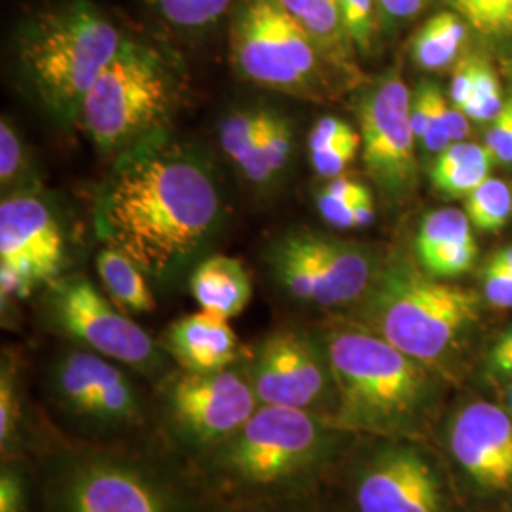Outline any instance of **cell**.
I'll return each mask as SVG.
<instances>
[{"mask_svg": "<svg viewBox=\"0 0 512 512\" xmlns=\"http://www.w3.org/2000/svg\"><path fill=\"white\" fill-rule=\"evenodd\" d=\"M222 194L188 148L162 139L120 158L95 211L105 247L162 277L196 255L219 226Z\"/></svg>", "mask_w": 512, "mask_h": 512, "instance_id": "6da1fadb", "label": "cell"}, {"mask_svg": "<svg viewBox=\"0 0 512 512\" xmlns=\"http://www.w3.org/2000/svg\"><path fill=\"white\" fill-rule=\"evenodd\" d=\"M336 408L330 421L351 433L412 435L427 418L435 385L429 366L365 327H340L327 342Z\"/></svg>", "mask_w": 512, "mask_h": 512, "instance_id": "7a4b0ae2", "label": "cell"}, {"mask_svg": "<svg viewBox=\"0 0 512 512\" xmlns=\"http://www.w3.org/2000/svg\"><path fill=\"white\" fill-rule=\"evenodd\" d=\"M126 37L92 0H59L27 19L16 38L19 71L40 105L71 126Z\"/></svg>", "mask_w": 512, "mask_h": 512, "instance_id": "3957f363", "label": "cell"}, {"mask_svg": "<svg viewBox=\"0 0 512 512\" xmlns=\"http://www.w3.org/2000/svg\"><path fill=\"white\" fill-rule=\"evenodd\" d=\"M342 433L313 412L260 406L234 437L207 452V475L230 497L296 492L329 463Z\"/></svg>", "mask_w": 512, "mask_h": 512, "instance_id": "277c9868", "label": "cell"}, {"mask_svg": "<svg viewBox=\"0 0 512 512\" xmlns=\"http://www.w3.org/2000/svg\"><path fill=\"white\" fill-rule=\"evenodd\" d=\"M183 78L160 48L126 37L82 101L78 124L118 158L162 139L181 101Z\"/></svg>", "mask_w": 512, "mask_h": 512, "instance_id": "5b68a950", "label": "cell"}, {"mask_svg": "<svg viewBox=\"0 0 512 512\" xmlns=\"http://www.w3.org/2000/svg\"><path fill=\"white\" fill-rule=\"evenodd\" d=\"M363 327L431 370L478 321V296L408 262L380 270L365 296Z\"/></svg>", "mask_w": 512, "mask_h": 512, "instance_id": "8992f818", "label": "cell"}, {"mask_svg": "<svg viewBox=\"0 0 512 512\" xmlns=\"http://www.w3.org/2000/svg\"><path fill=\"white\" fill-rule=\"evenodd\" d=\"M230 59L241 78L264 90L306 101L329 97V61L277 0L236 2Z\"/></svg>", "mask_w": 512, "mask_h": 512, "instance_id": "52a82bcc", "label": "cell"}, {"mask_svg": "<svg viewBox=\"0 0 512 512\" xmlns=\"http://www.w3.org/2000/svg\"><path fill=\"white\" fill-rule=\"evenodd\" d=\"M44 512H188V503L177 484L150 463L84 452L55 467Z\"/></svg>", "mask_w": 512, "mask_h": 512, "instance_id": "ba28073f", "label": "cell"}, {"mask_svg": "<svg viewBox=\"0 0 512 512\" xmlns=\"http://www.w3.org/2000/svg\"><path fill=\"white\" fill-rule=\"evenodd\" d=\"M268 264L285 293L317 308L359 302L380 274L363 247L317 232L281 236L268 251Z\"/></svg>", "mask_w": 512, "mask_h": 512, "instance_id": "9c48e42d", "label": "cell"}, {"mask_svg": "<svg viewBox=\"0 0 512 512\" xmlns=\"http://www.w3.org/2000/svg\"><path fill=\"white\" fill-rule=\"evenodd\" d=\"M48 308L57 329L110 361L139 372H154L162 365V355L147 330L99 293L90 279L54 281Z\"/></svg>", "mask_w": 512, "mask_h": 512, "instance_id": "30bf717a", "label": "cell"}, {"mask_svg": "<svg viewBox=\"0 0 512 512\" xmlns=\"http://www.w3.org/2000/svg\"><path fill=\"white\" fill-rule=\"evenodd\" d=\"M247 376L260 406H283L323 416L336 408L327 346L298 329H279L256 348Z\"/></svg>", "mask_w": 512, "mask_h": 512, "instance_id": "8fae6325", "label": "cell"}, {"mask_svg": "<svg viewBox=\"0 0 512 512\" xmlns=\"http://www.w3.org/2000/svg\"><path fill=\"white\" fill-rule=\"evenodd\" d=\"M55 404L90 431L118 433L145 423V403L122 366L95 351H71L52 372Z\"/></svg>", "mask_w": 512, "mask_h": 512, "instance_id": "7c38bea8", "label": "cell"}, {"mask_svg": "<svg viewBox=\"0 0 512 512\" xmlns=\"http://www.w3.org/2000/svg\"><path fill=\"white\" fill-rule=\"evenodd\" d=\"M165 406L177 435L211 452L234 437L260 403L247 372L232 366L207 374L184 372L167 387Z\"/></svg>", "mask_w": 512, "mask_h": 512, "instance_id": "4fadbf2b", "label": "cell"}, {"mask_svg": "<svg viewBox=\"0 0 512 512\" xmlns=\"http://www.w3.org/2000/svg\"><path fill=\"white\" fill-rule=\"evenodd\" d=\"M403 78L387 74L363 95L359 105L361 150L366 171L385 194L404 200L416 184V135Z\"/></svg>", "mask_w": 512, "mask_h": 512, "instance_id": "5bb4252c", "label": "cell"}, {"mask_svg": "<svg viewBox=\"0 0 512 512\" xmlns=\"http://www.w3.org/2000/svg\"><path fill=\"white\" fill-rule=\"evenodd\" d=\"M65 262V239L52 209L29 194L0 203V293L25 298L54 283Z\"/></svg>", "mask_w": 512, "mask_h": 512, "instance_id": "9a60e30c", "label": "cell"}, {"mask_svg": "<svg viewBox=\"0 0 512 512\" xmlns=\"http://www.w3.org/2000/svg\"><path fill=\"white\" fill-rule=\"evenodd\" d=\"M357 512H446V494L431 459L412 444H387L355 476Z\"/></svg>", "mask_w": 512, "mask_h": 512, "instance_id": "2e32d148", "label": "cell"}, {"mask_svg": "<svg viewBox=\"0 0 512 512\" xmlns=\"http://www.w3.org/2000/svg\"><path fill=\"white\" fill-rule=\"evenodd\" d=\"M454 461L478 490L512 492V414L488 401L461 406L448 425Z\"/></svg>", "mask_w": 512, "mask_h": 512, "instance_id": "e0dca14e", "label": "cell"}, {"mask_svg": "<svg viewBox=\"0 0 512 512\" xmlns=\"http://www.w3.org/2000/svg\"><path fill=\"white\" fill-rule=\"evenodd\" d=\"M162 346L181 365L184 372H219L239 363L243 346L230 321L198 311L171 323L165 330Z\"/></svg>", "mask_w": 512, "mask_h": 512, "instance_id": "ac0fdd59", "label": "cell"}, {"mask_svg": "<svg viewBox=\"0 0 512 512\" xmlns=\"http://www.w3.org/2000/svg\"><path fill=\"white\" fill-rule=\"evenodd\" d=\"M190 293L203 311L230 321L251 304L253 279L236 256L213 255L194 268Z\"/></svg>", "mask_w": 512, "mask_h": 512, "instance_id": "d6986e66", "label": "cell"}, {"mask_svg": "<svg viewBox=\"0 0 512 512\" xmlns=\"http://www.w3.org/2000/svg\"><path fill=\"white\" fill-rule=\"evenodd\" d=\"M283 10L310 35L330 67L355 74L353 44L348 37L340 0H277Z\"/></svg>", "mask_w": 512, "mask_h": 512, "instance_id": "ffe728a7", "label": "cell"}, {"mask_svg": "<svg viewBox=\"0 0 512 512\" xmlns=\"http://www.w3.org/2000/svg\"><path fill=\"white\" fill-rule=\"evenodd\" d=\"M97 274L110 300L124 313H150L156 298L147 281V272L118 249L105 247L97 255Z\"/></svg>", "mask_w": 512, "mask_h": 512, "instance_id": "44dd1931", "label": "cell"}, {"mask_svg": "<svg viewBox=\"0 0 512 512\" xmlns=\"http://www.w3.org/2000/svg\"><path fill=\"white\" fill-rule=\"evenodd\" d=\"M293 150L294 129L291 120L285 114L272 109L258 139L251 165L243 175L245 181L255 186L275 183L291 164Z\"/></svg>", "mask_w": 512, "mask_h": 512, "instance_id": "7402d4cb", "label": "cell"}, {"mask_svg": "<svg viewBox=\"0 0 512 512\" xmlns=\"http://www.w3.org/2000/svg\"><path fill=\"white\" fill-rule=\"evenodd\" d=\"M467 29L454 12H440L427 19L412 40V59L425 71H442L454 63Z\"/></svg>", "mask_w": 512, "mask_h": 512, "instance_id": "603a6c76", "label": "cell"}, {"mask_svg": "<svg viewBox=\"0 0 512 512\" xmlns=\"http://www.w3.org/2000/svg\"><path fill=\"white\" fill-rule=\"evenodd\" d=\"M272 109L243 107L232 110L219 126V143L224 156L234 164L241 175L247 173L262 129Z\"/></svg>", "mask_w": 512, "mask_h": 512, "instance_id": "cb8c5ba5", "label": "cell"}, {"mask_svg": "<svg viewBox=\"0 0 512 512\" xmlns=\"http://www.w3.org/2000/svg\"><path fill=\"white\" fill-rule=\"evenodd\" d=\"M465 213L478 230H501L512 213L511 186L499 179H488L467 196Z\"/></svg>", "mask_w": 512, "mask_h": 512, "instance_id": "d4e9b609", "label": "cell"}, {"mask_svg": "<svg viewBox=\"0 0 512 512\" xmlns=\"http://www.w3.org/2000/svg\"><path fill=\"white\" fill-rule=\"evenodd\" d=\"M238 0H150L162 18L186 31H198L215 25L234 10Z\"/></svg>", "mask_w": 512, "mask_h": 512, "instance_id": "484cf974", "label": "cell"}, {"mask_svg": "<svg viewBox=\"0 0 512 512\" xmlns=\"http://www.w3.org/2000/svg\"><path fill=\"white\" fill-rule=\"evenodd\" d=\"M471 220L459 209H440L429 213L421 222L420 232L414 241L418 262L433 255L444 245L471 236Z\"/></svg>", "mask_w": 512, "mask_h": 512, "instance_id": "4316f807", "label": "cell"}, {"mask_svg": "<svg viewBox=\"0 0 512 512\" xmlns=\"http://www.w3.org/2000/svg\"><path fill=\"white\" fill-rule=\"evenodd\" d=\"M452 4L478 35L512 37V0H452Z\"/></svg>", "mask_w": 512, "mask_h": 512, "instance_id": "83f0119b", "label": "cell"}, {"mask_svg": "<svg viewBox=\"0 0 512 512\" xmlns=\"http://www.w3.org/2000/svg\"><path fill=\"white\" fill-rule=\"evenodd\" d=\"M361 145H363L361 131H357V129L349 131L342 137L325 141V143L308 145L311 167L321 179L330 181V179L342 177V173L357 158Z\"/></svg>", "mask_w": 512, "mask_h": 512, "instance_id": "f1b7e54d", "label": "cell"}, {"mask_svg": "<svg viewBox=\"0 0 512 512\" xmlns=\"http://www.w3.org/2000/svg\"><path fill=\"white\" fill-rule=\"evenodd\" d=\"M23 403L19 395L18 374L12 361H2L0 372V448L10 454L21 437Z\"/></svg>", "mask_w": 512, "mask_h": 512, "instance_id": "f546056e", "label": "cell"}, {"mask_svg": "<svg viewBox=\"0 0 512 512\" xmlns=\"http://www.w3.org/2000/svg\"><path fill=\"white\" fill-rule=\"evenodd\" d=\"M503 107L505 103L492 67L476 59L475 88L461 110L476 122H494Z\"/></svg>", "mask_w": 512, "mask_h": 512, "instance_id": "4dcf8cb0", "label": "cell"}, {"mask_svg": "<svg viewBox=\"0 0 512 512\" xmlns=\"http://www.w3.org/2000/svg\"><path fill=\"white\" fill-rule=\"evenodd\" d=\"M317 209L323 220L338 230L365 228L374 222L376 209L372 196L361 200H336L325 194H317Z\"/></svg>", "mask_w": 512, "mask_h": 512, "instance_id": "1f68e13d", "label": "cell"}, {"mask_svg": "<svg viewBox=\"0 0 512 512\" xmlns=\"http://www.w3.org/2000/svg\"><path fill=\"white\" fill-rule=\"evenodd\" d=\"M340 8L353 48L366 54L374 38V0H340Z\"/></svg>", "mask_w": 512, "mask_h": 512, "instance_id": "d6a6232c", "label": "cell"}, {"mask_svg": "<svg viewBox=\"0 0 512 512\" xmlns=\"http://www.w3.org/2000/svg\"><path fill=\"white\" fill-rule=\"evenodd\" d=\"M25 169V148L16 128L4 116L0 122V181L2 188L16 183Z\"/></svg>", "mask_w": 512, "mask_h": 512, "instance_id": "836d02e7", "label": "cell"}, {"mask_svg": "<svg viewBox=\"0 0 512 512\" xmlns=\"http://www.w3.org/2000/svg\"><path fill=\"white\" fill-rule=\"evenodd\" d=\"M490 167H492V162L467 165V167H461L452 173L433 177L431 181L440 194L450 196V198H463V196L473 194L480 184L486 183L490 179Z\"/></svg>", "mask_w": 512, "mask_h": 512, "instance_id": "e575fe53", "label": "cell"}, {"mask_svg": "<svg viewBox=\"0 0 512 512\" xmlns=\"http://www.w3.org/2000/svg\"><path fill=\"white\" fill-rule=\"evenodd\" d=\"M486 162H494V156L488 147L469 143V141L452 143L444 152H440L437 162L431 169V179L452 173L467 165L486 164Z\"/></svg>", "mask_w": 512, "mask_h": 512, "instance_id": "d590c367", "label": "cell"}, {"mask_svg": "<svg viewBox=\"0 0 512 512\" xmlns=\"http://www.w3.org/2000/svg\"><path fill=\"white\" fill-rule=\"evenodd\" d=\"M486 147L492 152L494 160L512 164V99L505 103L499 116L492 122L486 137Z\"/></svg>", "mask_w": 512, "mask_h": 512, "instance_id": "8d00e7d4", "label": "cell"}, {"mask_svg": "<svg viewBox=\"0 0 512 512\" xmlns=\"http://www.w3.org/2000/svg\"><path fill=\"white\" fill-rule=\"evenodd\" d=\"M446 110H448V103H446L444 95L439 90L437 99H435V105H433V110H431V116H429V124H427V129H425V135L421 139L423 147H425L427 152H431V154H440V152H444L446 148L452 145L448 126H446Z\"/></svg>", "mask_w": 512, "mask_h": 512, "instance_id": "74e56055", "label": "cell"}, {"mask_svg": "<svg viewBox=\"0 0 512 512\" xmlns=\"http://www.w3.org/2000/svg\"><path fill=\"white\" fill-rule=\"evenodd\" d=\"M484 296L501 310H512V272L488 262L484 272Z\"/></svg>", "mask_w": 512, "mask_h": 512, "instance_id": "f35d334b", "label": "cell"}, {"mask_svg": "<svg viewBox=\"0 0 512 512\" xmlns=\"http://www.w3.org/2000/svg\"><path fill=\"white\" fill-rule=\"evenodd\" d=\"M27 494L25 480L12 465L2 467L0 475V512H25Z\"/></svg>", "mask_w": 512, "mask_h": 512, "instance_id": "ab89813d", "label": "cell"}, {"mask_svg": "<svg viewBox=\"0 0 512 512\" xmlns=\"http://www.w3.org/2000/svg\"><path fill=\"white\" fill-rule=\"evenodd\" d=\"M488 368L497 378L512 380V327L503 332L490 349Z\"/></svg>", "mask_w": 512, "mask_h": 512, "instance_id": "60d3db41", "label": "cell"}, {"mask_svg": "<svg viewBox=\"0 0 512 512\" xmlns=\"http://www.w3.org/2000/svg\"><path fill=\"white\" fill-rule=\"evenodd\" d=\"M476 59H463L452 78V105L463 109L475 88Z\"/></svg>", "mask_w": 512, "mask_h": 512, "instance_id": "b9f144b4", "label": "cell"}, {"mask_svg": "<svg viewBox=\"0 0 512 512\" xmlns=\"http://www.w3.org/2000/svg\"><path fill=\"white\" fill-rule=\"evenodd\" d=\"M321 194L336 198V200H361V198L372 196L365 184L348 179V177L330 179L329 183L323 186Z\"/></svg>", "mask_w": 512, "mask_h": 512, "instance_id": "7bdbcfd3", "label": "cell"}, {"mask_svg": "<svg viewBox=\"0 0 512 512\" xmlns=\"http://www.w3.org/2000/svg\"><path fill=\"white\" fill-rule=\"evenodd\" d=\"M385 16L393 19H408L418 16L425 0H376Z\"/></svg>", "mask_w": 512, "mask_h": 512, "instance_id": "ee69618b", "label": "cell"}, {"mask_svg": "<svg viewBox=\"0 0 512 512\" xmlns=\"http://www.w3.org/2000/svg\"><path fill=\"white\" fill-rule=\"evenodd\" d=\"M446 126H448V133L452 143H459L465 141V137L469 135V116L458 109V107H450L446 110Z\"/></svg>", "mask_w": 512, "mask_h": 512, "instance_id": "f6af8a7d", "label": "cell"}, {"mask_svg": "<svg viewBox=\"0 0 512 512\" xmlns=\"http://www.w3.org/2000/svg\"><path fill=\"white\" fill-rule=\"evenodd\" d=\"M492 264L495 266H499V268H505V270H509L512 272V245H507V247H503L497 255L490 260Z\"/></svg>", "mask_w": 512, "mask_h": 512, "instance_id": "bcb514c9", "label": "cell"}, {"mask_svg": "<svg viewBox=\"0 0 512 512\" xmlns=\"http://www.w3.org/2000/svg\"><path fill=\"white\" fill-rule=\"evenodd\" d=\"M505 399H507V410L512 414V380L509 387H507V395H505Z\"/></svg>", "mask_w": 512, "mask_h": 512, "instance_id": "7dc6e473", "label": "cell"}, {"mask_svg": "<svg viewBox=\"0 0 512 512\" xmlns=\"http://www.w3.org/2000/svg\"><path fill=\"white\" fill-rule=\"evenodd\" d=\"M279 512H281V511H279ZM283 512H298V511H283Z\"/></svg>", "mask_w": 512, "mask_h": 512, "instance_id": "c3c4849f", "label": "cell"}]
</instances>
